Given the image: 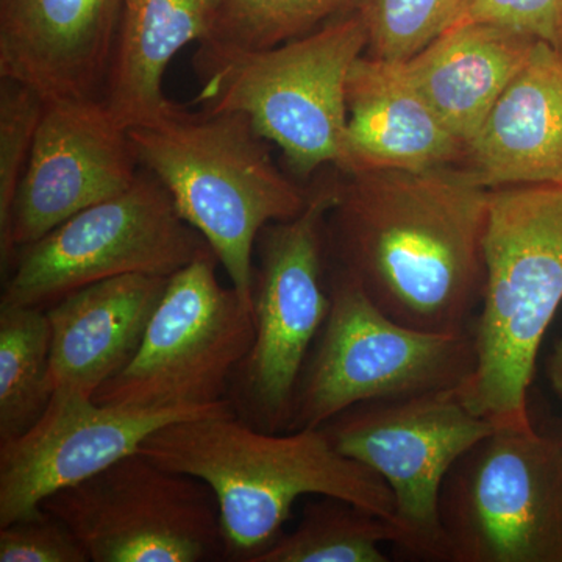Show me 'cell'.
Returning <instances> with one entry per match:
<instances>
[{
    "label": "cell",
    "mask_w": 562,
    "mask_h": 562,
    "mask_svg": "<svg viewBox=\"0 0 562 562\" xmlns=\"http://www.w3.org/2000/svg\"><path fill=\"white\" fill-rule=\"evenodd\" d=\"M235 413L232 402L209 408L131 409L55 391L35 425L0 443V527L35 516L44 501L139 452L173 422Z\"/></svg>",
    "instance_id": "5bb4252c"
},
{
    "label": "cell",
    "mask_w": 562,
    "mask_h": 562,
    "mask_svg": "<svg viewBox=\"0 0 562 562\" xmlns=\"http://www.w3.org/2000/svg\"><path fill=\"white\" fill-rule=\"evenodd\" d=\"M169 277L132 276L98 281L46 310L52 328V391L94 397L124 371L143 342Z\"/></svg>",
    "instance_id": "ac0fdd59"
},
{
    "label": "cell",
    "mask_w": 562,
    "mask_h": 562,
    "mask_svg": "<svg viewBox=\"0 0 562 562\" xmlns=\"http://www.w3.org/2000/svg\"><path fill=\"white\" fill-rule=\"evenodd\" d=\"M46 99L22 81L0 77V239L27 169Z\"/></svg>",
    "instance_id": "d4e9b609"
},
{
    "label": "cell",
    "mask_w": 562,
    "mask_h": 562,
    "mask_svg": "<svg viewBox=\"0 0 562 562\" xmlns=\"http://www.w3.org/2000/svg\"><path fill=\"white\" fill-rule=\"evenodd\" d=\"M362 0H220L210 38L199 46L262 50L319 31Z\"/></svg>",
    "instance_id": "603a6c76"
},
{
    "label": "cell",
    "mask_w": 562,
    "mask_h": 562,
    "mask_svg": "<svg viewBox=\"0 0 562 562\" xmlns=\"http://www.w3.org/2000/svg\"><path fill=\"white\" fill-rule=\"evenodd\" d=\"M140 168L201 233L232 286L254 310L255 246L266 225L301 214L308 190L273 161L269 140L235 111H190L131 128Z\"/></svg>",
    "instance_id": "277c9868"
},
{
    "label": "cell",
    "mask_w": 562,
    "mask_h": 562,
    "mask_svg": "<svg viewBox=\"0 0 562 562\" xmlns=\"http://www.w3.org/2000/svg\"><path fill=\"white\" fill-rule=\"evenodd\" d=\"M458 22L503 25L562 50V0H468Z\"/></svg>",
    "instance_id": "4316f807"
},
{
    "label": "cell",
    "mask_w": 562,
    "mask_h": 562,
    "mask_svg": "<svg viewBox=\"0 0 562 562\" xmlns=\"http://www.w3.org/2000/svg\"><path fill=\"white\" fill-rule=\"evenodd\" d=\"M490 198L460 166L338 171L328 254L391 319L420 331L472 330Z\"/></svg>",
    "instance_id": "6da1fadb"
},
{
    "label": "cell",
    "mask_w": 562,
    "mask_h": 562,
    "mask_svg": "<svg viewBox=\"0 0 562 562\" xmlns=\"http://www.w3.org/2000/svg\"><path fill=\"white\" fill-rule=\"evenodd\" d=\"M538 40L490 22H458L405 63L409 79L468 146Z\"/></svg>",
    "instance_id": "ffe728a7"
},
{
    "label": "cell",
    "mask_w": 562,
    "mask_h": 562,
    "mask_svg": "<svg viewBox=\"0 0 562 562\" xmlns=\"http://www.w3.org/2000/svg\"><path fill=\"white\" fill-rule=\"evenodd\" d=\"M447 562H562V436L495 428L441 492Z\"/></svg>",
    "instance_id": "ba28073f"
},
{
    "label": "cell",
    "mask_w": 562,
    "mask_h": 562,
    "mask_svg": "<svg viewBox=\"0 0 562 562\" xmlns=\"http://www.w3.org/2000/svg\"><path fill=\"white\" fill-rule=\"evenodd\" d=\"M87 561L90 558L68 525L44 508L35 516L0 527V562Z\"/></svg>",
    "instance_id": "484cf974"
},
{
    "label": "cell",
    "mask_w": 562,
    "mask_h": 562,
    "mask_svg": "<svg viewBox=\"0 0 562 562\" xmlns=\"http://www.w3.org/2000/svg\"><path fill=\"white\" fill-rule=\"evenodd\" d=\"M139 452L209 484L220 505L225 560L255 562L280 538L303 495L341 498L394 519L387 484L338 452L322 428L271 432L236 413L217 414L166 425Z\"/></svg>",
    "instance_id": "7a4b0ae2"
},
{
    "label": "cell",
    "mask_w": 562,
    "mask_h": 562,
    "mask_svg": "<svg viewBox=\"0 0 562 562\" xmlns=\"http://www.w3.org/2000/svg\"><path fill=\"white\" fill-rule=\"evenodd\" d=\"M321 428L338 452L371 469L390 487L401 549L419 560L447 561L443 482L454 462L494 425L475 416L453 390L360 403Z\"/></svg>",
    "instance_id": "8fae6325"
},
{
    "label": "cell",
    "mask_w": 562,
    "mask_h": 562,
    "mask_svg": "<svg viewBox=\"0 0 562 562\" xmlns=\"http://www.w3.org/2000/svg\"><path fill=\"white\" fill-rule=\"evenodd\" d=\"M308 191L302 213L266 225L255 246V339L233 380L231 402L258 430L290 428L295 392L330 313L325 260L336 179Z\"/></svg>",
    "instance_id": "52a82bcc"
},
{
    "label": "cell",
    "mask_w": 562,
    "mask_h": 562,
    "mask_svg": "<svg viewBox=\"0 0 562 562\" xmlns=\"http://www.w3.org/2000/svg\"><path fill=\"white\" fill-rule=\"evenodd\" d=\"M206 250L209 243L180 216L165 184L140 168L128 190L18 250L0 303L47 310L70 292L114 277H171Z\"/></svg>",
    "instance_id": "30bf717a"
},
{
    "label": "cell",
    "mask_w": 562,
    "mask_h": 562,
    "mask_svg": "<svg viewBox=\"0 0 562 562\" xmlns=\"http://www.w3.org/2000/svg\"><path fill=\"white\" fill-rule=\"evenodd\" d=\"M383 542L401 547L402 532L392 520L324 497L308 503L297 528L280 536L255 562H386Z\"/></svg>",
    "instance_id": "7402d4cb"
},
{
    "label": "cell",
    "mask_w": 562,
    "mask_h": 562,
    "mask_svg": "<svg viewBox=\"0 0 562 562\" xmlns=\"http://www.w3.org/2000/svg\"><path fill=\"white\" fill-rule=\"evenodd\" d=\"M46 310L0 303V443L31 430L52 394Z\"/></svg>",
    "instance_id": "44dd1931"
},
{
    "label": "cell",
    "mask_w": 562,
    "mask_h": 562,
    "mask_svg": "<svg viewBox=\"0 0 562 562\" xmlns=\"http://www.w3.org/2000/svg\"><path fill=\"white\" fill-rule=\"evenodd\" d=\"M547 375L558 397L562 401V336L554 344L549 361H547Z\"/></svg>",
    "instance_id": "83f0119b"
},
{
    "label": "cell",
    "mask_w": 562,
    "mask_h": 562,
    "mask_svg": "<svg viewBox=\"0 0 562 562\" xmlns=\"http://www.w3.org/2000/svg\"><path fill=\"white\" fill-rule=\"evenodd\" d=\"M206 250L169 277L127 368L95 392L102 405L131 409L209 408L231 401L236 372L255 339L254 310L217 279Z\"/></svg>",
    "instance_id": "9c48e42d"
},
{
    "label": "cell",
    "mask_w": 562,
    "mask_h": 562,
    "mask_svg": "<svg viewBox=\"0 0 562 562\" xmlns=\"http://www.w3.org/2000/svg\"><path fill=\"white\" fill-rule=\"evenodd\" d=\"M562 303V183L491 190L476 364L462 403L495 428L532 427L528 391Z\"/></svg>",
    "instance_id": "3957f363"
},
{
    "label": "cell",
    "mask_w": 562,
    "mask_h": 562,
    "mask_svg": "<svg viewBox=\"0 0 562 562\" xmlns=\"http://www.w3.org/2000/svg\"><path fill=\"white\" fill-rule=\"evenodd\" d=\"M460 168L487 190L562 183V50L536 43L469 140Z\"/></svg>",
    "instance_id": "e0dca14e"
},
{
    "label": "cell",
    "mask_w": 562,
    "mask_h": 562,
    "mask_svg": "<svg viewBox=\"0 0 562 562\" xmlns=\"http://www.w3.org/2000/svg\"><path fill=\"white\" fill-rule=\"evenodd\" d=\"M366 49L368 27L360 9L271 49L199 46L192 58L201 83L198 103L249 117L301 179L327 166L342 171L347 77Z\"/></svg>",
    "instance_id": "5b68a950"
},
{
    "label": "cell",
    "mask_w": 562,
    "mask_h": 562,
    "mask_svg": "<svg viewBox=\"0 0 562 562\" xmlns=\"http://www.w3.org/2000/svg\"><path fill=\"white\" fill-rule=\"evenodd\" d=\"M344 173L460 166L465 144L409 79L405 63L362 54L346 83Z\"/></svg>",
    "instance_id": "2e32d148"
},
{
    "label": "cell",
    "mask_w": 562,
    "mask_h": 562,
    "mask_svg": "<svg viewBox=\"0 0 562 562\" xmlns=\"http://www.w3.org/2000/svg\"><path fill=\"white\" fill-rule=\"evenodd\" d=\"M122 0H0V77L46 101L101 99Z\"/></svg>",
    "instance_id": "9a60e30c"
},
{
    "label": "cell",
    "mask_w": 562,
    "mask_h": 562,
    "mask_svg": "<svg viewBox=\"0 0 562 562\" xmlns=\"http://www.w3.org/2000/svg\"><path fill=\"white\" fill-rule=\"evenodd\" d=\"M328 288L330 313L302 373L288 431L324 427L360 403L458 390L472 375V330L406 327L383 313L338 266Z\"/></svg>",
    "instance_id": "8992f818"
},
{
    "label": "cell",
    "mask_w": 562,
    "mask_h": 562,
    "mask_svg": "<svg viewBox=\"0 0 562 562\" xmlns=\"http://www.w3.org/2000/svg\"><path fill=\"white\" fill-rule=\"evenodd\" d=\"M220 0H122L102 102L131 131L179 103L162 90L166 70L188 44L210 38Z\"/></svg>",
    "instance_id": "d6986e66"
},
{
    "label": "cell",
    "mask_w": 562,
    "mask_h": 562,
    "mask_svg": "<svg viewBox=\"0 0 562 562\" xmlns=\"http://www.w3.org/2000/svg\"><path fill=\"white\" fill-rule=\"evenodd\" d=\"M468 0H362L366 54L406 61L461 20Z\"/></svg>",
    "instance_id": "cb8c5ba5"
},
{
    "label": "cell",
    "mask_w": 562,
    "mask_h": 562,
    "mask_svg": "<svg viewBox=\"0 0 562 562\" xmlns=\"http://www.w3.org/2000/svg\"><path fill=\"white\" fill-rule=\"evenodd\" d=\"M43 508L68 525L90 561L225 560L220 505L209 484L140 452L50 495Z\"/></svg>",
    "instance_id": "7c38bea8"
},
{
    "label": "cell",
    "mask_w": 562,
    "mask_h": 562,
    "mask_svg": "<svg viewBox=\"0 0 562 562\" xmlns=\"http://www.w3.org/2000/svg\"><path fill=\"white\" fill-rule=\"evenodd\" d=\"M140 171L131 131L102 99L46 101L31 160L22 177L0 265L63 222L135 183Z\"/></svg>",
    "instance_id": "4fadbf2b"
}]
</instances>
